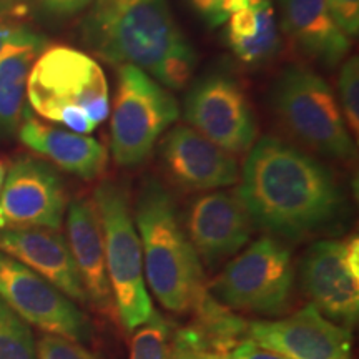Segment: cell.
I'll use <instances>...</instances> for the list:
<instances>
[{
    "label": "cell",
    "instance_id": "cell-1",
    "mask_svg": "<svg viewBox=\"0 0 359 359\" xmlns=\"http://www.w3.org/2000/svg\"><path fill=\"white\" fill-rule=\"evenodd\" d=\"M238 182L235 191L251 223L275 236L299 240L326 231L344 208L333 172L278 137L255 142Z\"/></svg>",
    "mask_w": 359,
    "mask_h": 359
},
{
    "label": "cell",
    "instance_id": "cell-2",
    "mask_svg": "<svg viewBox=\"0 0 359 359\" xmlns=\"http://www.w3.org/2000/svg\"><path fill=\"white\" fill-rule=\"evenodd\" d=\"M83 37L109 64L133 65L163 87L185 88L196 53L167 0H93Z\"/></svg>",
    "mask_w": 359,
    "mask_h": 359
},
{
    "label": "cell",
    "instance_id": "cell-3",
    "mask_svg": "<svg viewBox=\"0 0 359 359\" xmlns=\"http://www.w3.org/2000/svg\"><path fill=\"white\" fill-rule=\"evenodd\" d=\"M135 226L143 255V273L151 293L172 313L191 311L205 291L203 264L180 226L177 206L156 180L143 183L135 203Z\"/></svg>",
    "mask_w": 359,
    "mask_h": 359
},
{
    "label": "cell",
    "instance_id": "cell-4",
    "mask_svg": "<svg viewBox=\"0 0 359 359\" xmlns=\"http://www.w3.org/2000/svg\"><path fill=\"white\" fill-rule=\"evenodd\" d=\"M27 98L37 115L88 135L110 114L109 82L98 62L77 48L55 45L35 58Z\"/></svg>",
    "mask_w": 359,
    "mask_h": 359
},
{
    "label": "cell",
    "instance_id": "cell-5",
    "mask_svg": "<svg viewBox=\"0 0 359 359\" xmlns=\"http://www.w3.org/2000/svg\"><path fill=\"white\" fill-rule=\"evenodd\" d=\"M92 200L100 217L107 275L115 309L123 330L132 333L150 320L155 308L147 290L142 243L127 188L116 182H103Z\"/></svg>",
    "mask_w": 359,
    "mask_h": 359
},
{
    "label": "cell",
    "instance_id": "cell-6",
    "mask_svg": "<svg viewBox=\"0 0 359 359\" xmlns=\"http://www.w3.org/2000/svg\"><path fill=\"white\" fill-rule=\"evenodd\" d=\"M271 107L285 128L316 154L343 161L356 158L339 102L320 75L304 67L281 72L271 88Z\"/></svg>",
    "mask_w": 359,
    "mask_h": 359
},
{
    "label": "cell",
    "instance_id": "cell-7",
    "mask_svg": "<svg viewBox=\"0 0 359 359\" xmlns=\"http://www.w3.org/2000/svg\"><path fill=\"white\" fill-rule=\"evenodd\" d=\"M178 114L177 100L163 85L137 67L120 65L110 125L114 160L120 167L143 163Z\"/></svg>",
    "mask_w": 359,
    "mask_h": 359
},
{
    "label": "cell",
    "instance_id": "cell-8",
    "mask_svg": "<svg viewBox=\"0 0 359 359\" xmlns=\"http://www.w3.org/2000/svg\"><path fill=\"white\" fill-rule=\"evenodd\" d=\"M293 283L291 250L278 238L263 236L223 268L212 294L230 309L280 314L288 308Z\"/></svg>",
    "mask_w": 359,
    "mask_h": 359
},
{
    "label": "cell",
    "instance_id": "cell-9",
    "mask_svg": "<svg viewBox=\"0 0 359 359\" xmlns=\"http://www.w3.org/2000/svg\"><path fill=\"white\" fill-rule=\"evenodd\" d=\"M0 299L27 325L43 333L87 343L93 338L90 318L75 302L37 273L0 251Z\"/></svg>",
    "mask_w": 359,
    "mask_h": 359
},
{
    "label": "cell",
    "instance_id": "cell-10",
    "mask_svg": "<svg viewBox=\"0 0 359 359\" xmlns=\"http://www.w3.org/2000/svg\"><path fill=\"white\" fill-rule=\"evenodd\" d=\"M306 294L327 320L351 327L359 313V241L321 240L309 246L302 263Z\"/></svg>",
    "mask_w": 359,
    "mask_h": 359
},
{
    "label": "cell",
    "instance_id": "cell-11",
    "mask_svg": "<svg viewBox=\"0 0 359 359\" xmlns=\"http://www.w3.org/2000/svg\"><path fill=\"white\" fill-rule=\"evenodd\" d=\"M185 118L196 132L231 155L248 154L258 135L248 98L235 80L210 75L200 80L185 102Z\"/></svg>",
    "mask_w": 359,
    "mask_h": 359
},
{
    "label": "cell",
    "instance_id": "cell-12",
    "mask_svg": "<svg viewBox=\"0 0 359 359\" xmlns=\"http://www.w3.org/2000/svg\"><path fill=\"white\" fill-rule=\"evenodd\" d=\"M67 195L55 170L43 161L22 156L6 173L0 190V230L47 228L64 222Z\"/></svg>",
    "mask_w": 359,
    "mask_h": 359
},
{
    "label": "cell",
    "instance_id": "cell-13",
    "mask_svg": "<svg viewBox=\"0 0 359 359\" xmlns=\"http://www.w3.org/2000/svg\"><path fill=\"white\" fill-rule=\"evenodd\" d=\"M248 336L263 348L288 359L351 356V330L327 320L311 303L285 320L250 323Z\"/></svg>",
    "mask_w": 359,
    "mask_h": 359
},
{
    "label": "cell",
    "instance_id": "cell-14",
    "mask_svg": "<svg viewBox=\"0 0 359 359\" xmlns=\"http://www.w3.org/2000/svg\"><path fill=\"white\" fill-rule=\"evenodd\" d=\"M253 223L236 191H212L193 201L187 236L200 263L217 268L248 243Z\"/></svg>",
    "mask_w": 359,
    "mask_h": 359
},
{
    "label": "cell",
    "instance_id": "cell-15",
    "mask_svg": "<svg viewBox=\"0 0 359 359\" xmlns=\"http://www.w3.org/2000/svg\"><path fill=\"white\" fill-rule=\"evenodd\" d=\"M160 155L168 177L187 190L210 191L240 180L235 155L187 125H178L163 138Z\"/></svg>",
    "mask_w": 359,
    "mask_h": 359
},
{
    "label": "cell",
    "instance_id": "cell-16",
    "mask_svg": "<svg viewBox=\"0 0 359 359\" xmlns=\"http://www.w3.org/2000/svg\"><path fill=\"white\" fill-rule=\"evenodd\" d=\"M0 251L52 283L72 302L88 304L87 291L72 257L69 243L55 230L17 228L0 230Z\"/></svg>",
    "mask_w": 359,
    "mask_h": 359
},
{
    "label": "cell",
    "instance_id": "cell-17",
    "mask_svg": "<svg viewBox=\"0 0 359 359\" xmlns=\"http://www.w3.org/2000/svg\"><path fill=\"white\" fill-rule=\"evenodd\" d=\"M67 243L87 291L88 303L102 314L110 316L115 304L107 275L100 217L92 198L72 201L67 212Z\"/></svg>",
    "mask_w": 359,
    "mask_h": 359
},
{
    "label": "cell",
    "instance_id": "cell-18",
    "mask_svg": "<svg viewBox=\"0 0 359 359\" xmlns=\"http://www.w3.org/2000/svg\"><path fill=\"white\" fill-rule=\"evenodd\" d=\"M283 30L296 50L309 60L334 67L351 48L326 0H280Z\"/></svg>",
    "mask_w": 359,
    "mask_h": 359
},
{
    "label": "cell",
    "instance_id": "cell-19",
    "mask_svg": "<svg viewBox=\"0 0 359 359\" xmlns=\"http://www.w3.org/2000/svg\"><path fill=\"white\" fill-rule=\"evenodd\" d=\"M19 138L35 154L85 182L100 178L109 165V151L95 138L52 127L32 115H25Z\"/></svg>",
    "mask_w": 359,
    "mask_h": 359
},
{
    "label": "cell",
    "instance_id": "cell-20",
    "mask_svg": "<svg viewBox=\"0 0 359 359\" xmlns=\"http://www.w3.org/2000/svg\"><path fill=\"white\" fill-rule=\"evenodd\" d=\"M43 48V39L15 43L0 52V125L15 127L20 122L27 80L35 58Z\"/></svg>",
    "mask_w": 359,
    "mask_h": 359
},
{
    "label": "cell",
    "instance_id": "cell-21",
    "mask_svg": "<svg viewBox=\"0 0 359 359\" xmlns=\"http://www.w3.org/2000/svg\"><path fill=\"white\" fill-rule=\"evenodd\" d=\"M191 313L195 314V323L191 327L198 333L201 343L208 351L226 356L236 343L248 338L250 323L236 316L206 288L193 304Z\"/></svg>",
    "mask_w": 359,
    "mask_h": 359
},
{
    "label": "cell",
    "instance_id": "cell-22",
    "mask_svg": "<svg viewBox=\"0 0 359 359\" xmlns=\"http://www.w3.org/2000/svg\"><path fill=\"white\" fill-rule=\"evenodd\" d=\"M258 27L253 37L231 45V50L245 64H263L275 57L280 50V32L275 17V8L268 0H257Z\"/></svg>",
    "mask_w": 359,
    "mask_h": 359
},
{
    "label": "cell",
    "instance_id": "cell-23",
    "mask_svg": "<svg viewBox=\"0 0 359 359\" xmlns=\"http://www.w3.org/2000/svg\"><path fill=\"white\" fill-rule=\"evenodd\" d=\"M132 346L130 359H168L172 348V327L161 316L160 311H154L150 320L132 331Z\"/></svg>",
    "mask_w": 359,
    "mask_h": 359
},
{
    "label": "cell",
    "instance_id": "cell-24",
    "mask_svg": "<svg viewBox=\"0 0 359 359\" xmlns=\"http://www.w3.org/2000/svg\"><path fill=\"white\" fill-rule=\"evenodd\" d=\"M0 359H37L30 326L0 299Z\"/></svg>",
    "mask_w": 359,
    "mask_h": 359
},
{
    "label": "cell",
    "instance_id": "cell-25",
    "mask_svg": "<svg viewBox=\"0 0 359 359\" xmlns=\"http://www.w3.org/2000/svg\"><path fill=\"white\" fill-rule=\"evenodd\" d=\"M338 92L341 100V114L346 122L349 132H359V62L358 55L344 60L339 72Z\"/></svg>",
    "mask_w": 359,
    "mask_h": 359
},
{
    "label": "cell",
    "instance_id": "cell-26",
    "mask_svg": "<svg viewBox=\"0 0 359 359\" xmlns=\"http://www.w3.org/2000/svg\"><path fill=\"white\" fill-rule=\"evenodd\" d=\"M37 359H95L80 343L45 334L37 344Z\"/></svg>",
    "mask_w": 359,
    "mask_h": 359
},
{
    "label": "cell",
    "instance_id": "cell-27",
    "mask_svg": "<svg viewBox=\"0 0 359 359\" xmlns=\"http://www.w3.org/2000/svg\"><path fill=\"white\" fill-rule=\"evenodd\" d=\"M193 8L210 27L223 25L233 13L248 7L251 0H190Z\"/></svg>",
    "mask_w": 359,
    "mask_h": 359
},
{
    "label": "cell",
    "instance_id": "cell-28",
    "mask_svg": "<svg viewBox=\"0 0 359 359\" xmlns=\"http://www.w3.org/2000/svg\"><path fill=\"white\" fill-rule=\"evenodd\" d=\"M201 348H203V343L198 333L191 326L182 327L172 336L168 359H200Z\"/></svg>",
    "mask_w": 359,
    "mask_h": 359
},
{
    "label": "cell",
    "instance_id": "cell-29",
    "mask_svg": "<svg viewBox=\"0 0 359 359\" xmlns=\"http://www.w3.org/2000/svg\"><path fill=\"white\" fill-rule=\"evenodd\" d=\"M326 2L341 29L349 37H356L359 30V0H326Z\"/></svg>",
    "mask_w": 359,
    "mask_h": 359
},
{
    "label": "cell",
    "instance_id": "cell-30",
    "mask_svg": "<svg viewBox=\"0 0 359 359\" xmlns=\"http://www.w3.org/2000/svg\"><path fill=\"white\" fill-rule=\"evenodd\" d=\"M40 39L42 37L34 34L32 30L25 29L22 24H17V22L0 17V52H4L11 45L35 42V40Z\"/></svg>",
    "mask_w": 359,
    "mask_h": 359
},
{
    "label": "cell",
    "instance_id": "cell-31",
    "mask_svg": "<svg viewBox=\"0 0 359 359\" xmlns=\"http://www.w3.org/2000/svg\"><path fill=\"white\" fill-rule=\"evenodd\" d=\"M226 359H288L281 354H278L271 349L263 348L262 344H258L257 341L250 338L241 339L240 343H236L230 351L226 353Z\"/></svg>",
    "mask_w": 359,
    "mask_h": 359
},
{
    "label": "cell",
    "instance_id": "cell-32",
    "mask_svg": "<svg viewBox=\"0 0 359 359\" xmlns=\"http://www.w3.org/2000/svg\"><path fill=\"white\" fill-rule=\"evenodd\" d=\"M32 2L57 15H74L87 8L93 0H32Z\"/></svg>",
    "mask_w": 359,
    "mask_h": 359
},
{
    "label": "cell",
    "instance_id": "cell-33",
    "mask_svg": "<svg viewBox=\"0 0 359 359\" xmlns=\"http://www.w3.org/2000/svg\"><path fill=\"white\" fill-rule=\"evenodd\" d=\"M200 359H226L222 354H217L213 351H208V349H205V346L200 349Z\"/></svg>",
    "mask_w": 359,
    "mask_h": 359
},
{
    "label": "cell",
    "instance_id": "cell-34",
    "mask_svg": "<svg viewBox=\"0 0 359 359\" xmlns=\"http://www.w3.org/2000/svg\"><path fill=\"white\" fill-rule=\"evenodd\" d=\"M6 173H7V170H6V165H4L2 161H0V190H2L4 180H6Z\"/></svg>",
    "mask_w": 359,
    "mask_h": 359
}]
</instances>
